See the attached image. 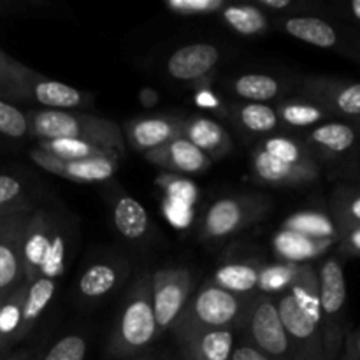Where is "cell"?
I'll use <instances>...</instances> for the list:
<instances>
[{"mask_svg": "<svg viewBox=\"0 0 360 360\" xmlns=\"http://www.w3.org/2000/svg\"><path fill=\"white\" fill-rule=\"evenodd\" d=\"M25 232H27V225L18 224L13 234L6 241L0 243V288L13 285L20 274V253L23 255Z\"/></svg>", "mask_w": 360, "mask_h": 360, "instance_id": "cell-20", "label": "cell"}, {"mask_svg": "<svg viewBox=\"0 0 360 360\" xmlns=\"http://www.w3.org/2000/svg\"><path fill=\"white\" fill-rule=\"evenodd\" d=\"M148 158L160 167L178 172H202L211 164L210 157L185 137H178L165 146L148 151Z\"/></svg>", "mask_w": 360, "mask_h": 360, "instance_id": "cell-9", "label": "cell"}, {"mask_svg": "<svg viewBox=\"0 0 360 360\" xmlns=\"http://www.w3.org/2000/svg\"><path fill=\"white\" fill-rule=\"evenodd\" d=\"M320 306L326 315H336L347 299L345 274L336 260H329L320 273Z\"/></svg>", "mask_w": 360, "mask_h": 360, "instance_id": "cell-16", "label": "cell"}, {"mask_svg": "<svg viewBox=\"0 0 360 360\" xmlns=\"http://www.w3.org/2000/svg\"><path fill=\"white\" fill-rule=\"evenodd\" d=\"M354 243H355V246H359V248H360V231L354 236Z\"/></svg>", "mask_w": 360, "mask_h": 360, "instance_id": "cell-49", "label": "cell"}, {"mask_svg": "<svg viewBox=\"0 0 360 360\" xmlns=\"http://www.w3.org/2000/svg\"><path fill=\"white\" fill-rule=\"evenodd\" d=\"M243 125L252 132H271L278 125V115L266 104H246L239 112Z\"/></svg>", "mask_w": 360, "mask_h": 360, "instance_id": "cell-29", "label": "cell"}, {"mask_svg": "<svg viewBox=\"0 0 360 360\" xmlns=\"http://www.w3.org/2000/svg\"><path fill=\"white\" fill-rule=\"evenodd\" d=\"M56 285L55 280H49V278H37V280L32 283V287L28 288L27 299L23 302V309H21V323H34L39 319L42 311L48 308V304L51 302L53 295H55Z\"/></svg>", "mask_w": 360, "mask_h": 360, "instance_id": "cell-25", "label": "cell"}, {"mask_svg": "<svg viewBox=\"0 0 360 360\" xmlns=\"http://www.w3.org/2000/svg\"><path fill=\"white\" fill-rule=\"evenodd\" d=\"M231 360H271V359L267 357V355H264L260 350H257L255 347H248V345H245V347H239L236 348V350H232Z\"/></svg>", "mask_w": 360, "mask_h": 360, "instance_id": "cell-43", "label": "cell"}, {"mask_svg": "<svg viewBox=\"0 0 360 360\" xmlns=\"http://www.w3.org/2000/svg\"><path fill=\"white\" fill-rule=\"evenodd\" d=\"M157 333V320L151 304V281L144 280L127 301L111 348L116 355L137 354L155 340Z\"/></svg>", "mask_w": 360, "mask_h": 360, "instance_id": "cell-3", "label": "cell"}, {"mask_svg": "<svg viewBox=\"0 0 360 360\" xmlns=\"http://www.w3.org/2000/svg\"><path fill=\"white\" fill-rule=\"evenodd\" d=\"M42 150L65 162L94 160V158H111V160H116V155L111 153V151H105L102 148L94 146V144L76 139L44 141Z\"/></svg>", "mask_w": 360, "mask_h": 360, "instance_id": "cell-21", "label": "cell"}, {"mask_svg": "<svg viewBox=\"0 0 360 360\" xmlns=\"http://www.w3.org/2000/svg\"><path fill=\"white\" fill-rule=\"evenodd\" d=\"M86 343L81 336L62 338L42 360H84Z\"/></svg>", "mask_w": 360, "mask_h": 360, "instance_id": "cell-33", "label": "cell"}, {"mask_svg": "<svg viewBox=\"0 0 360 360\" xmlns=\"http://www.w3.org/2000/svg\"><path fill=\"white\" fill-rule=\"evenodd\" d=\"M118 283V271L109 264H94L79 280V292L84 297H102Z\"/></svg>", "mask_w": 360, "mask_h": 360, "instance_id": "cell-24", "label": "cell"}, {"mask_svg": "<svg viewBox=\"0 0 360 360\" xmlns=\"http://www.w3.org/2000/svg\"><path fill=\"white\" fill-rule=\"evenodd\" d=\"M260 2H262L264 7H267V9H274V11L285 9V7L290 6V0H260Z\"/></svg>", "mask_w": 360, "mask_h": 360, "instance_id": "cell-46", "label": "cell"}, {"mask_svg": "<svg viewBox=\"0 0 360 360\" xmlns=\"http://www.w3.org/2000/svg\"><path fill=\"white\" fill-rule=\"evenodd\" d=\"M288 231H295L299 234H304L308 238L315 236V238H326V236L333 234V225L327 218L322 214L315 213H299L294 214L290 220L287 221Z\"/></svg>", "mask_w": 360, "mask_h": 360, "instance_id": "cell-31", "label": "cell"}, {"mask_svg": "<svg viewBox=\"0 0 360 360\" xmlns=\"http://www.w3.org/2000/svg\"><path fill=\"white\" fill-rule=\"evenodd\" d=\"M183 137L211 157H224L232 150L231 137L221 129V125H218L213 120L193 118L192 122L185 123Z\"/></svg>", "mask_w": 360, "mask_h": 360, "instance_id": "cell-13", "label": "cell"}, {"mask_svg": "<svg viewBox=\"0 0 360 360\" xmlns=\"http://www.w3.org/2000/svg\"><path fill=\"white\" fill-rule=\"evenodd\" d=\"M34 160L46 171L58 174L62 178L72 179V181H105L111 178L116 171V162L111 158H94V160H77V162H65L60 158L53 157L48 151L39 150L34 151Z\"/></svg>", "mask_w": 360, "mask_h": 360, "instance_id": "cell-7", "label": "cell"}, {"mask_svg": "<svg viewBox=\"0 0 360 360\" xmlns=\"http://www.w3.org/2000/svg\"><path fill=\"white\" fill-rule=\"evenodd\" d=\"M220 60V49L207 42H197L179 48L171 55L167 70L178 81H195L213 70Z\"/></svg>", "mask_w": 360, "mask_h": 360, "instance_id": "cell-8", "label": "cell"}, {"mask_svg": "<svg viewBox=\"0 0 360 360\" xmlns=\"http://www.w3.org/2000/svg\"><path fill=\"white\" fill-rule=\"evenodd\" d=\"M134 360H144V359H134Z\"/></svg>", "mask_w": 360, "mask_h": 360, "instance_id": "cell-52", "label": "cell"}, {"mask_svg": "<svg viewBox=\"0 0 360 360\" xmlns=\"http://www.w3.org/2000/svg\"><path fill=\"white\" fill-rule=\"evenodd\" d=\"M352 9H354V13L357 14V18L360 20V0H354V4H352Z\"/></svg>", "mask_w": 360, "mask_h": 360, "instance_id": "cell-48", "label": "cell"}, {"mask_svg": "<svg viewBox=\"0 0 360 360\" xmlns=\"http://www.w3.org/2000/svg\"><path fill=\"white\" fill-rule=\"evenodd\" d=\"M35 134L46 141L76 139L111 151L116 157L125 151L122 130L116 123L83 112L44 109L32 115Z\"/></svg>", "mask_w": 360, "mask_h": 360, "instance_id": "cell-1", "label": "cell"}, {"mask_svg": "<svg viewBox=\"0 0 360 360\" xmlns=\"http://www.w3.org/2000/svg\"><path fill=\"white\" fill-rule=\"evenodd\" d=\"M183 345L190 360H231L234 336L229 329L204 330L183 340Z\"/></svg>", "mask_w": 360, "mask_h": 360, "instance_id": "cell-12", "label": "cell"}, {"mask_svg": "<svg viewBox=\"0 0 360 360\" xmlns=\"http://www.w3.org/2000/svg\"><path fill=\"white\" fill-rule=\"evenodd\" d=\"M197 104L202 105V108H214L218 102L210 91H200V94H197Z\"/></svg>", "mask_w": 360, "mask_h": 360, "instance_id": "cell-45", "label": "cell"}, {"mask_svg": "<svg viewBox=\"0 0 360 360\" xmlns=\"http://www.w3.org/2000/svg\"><path fill=\"white\" fill-rule=\"evenodd\" d=\"M281 116L287 123L295 127H306L311 125V123L319 122L322 118V111L313 105H302V104H290L285 105L281 109Z\"/></svg>", "mask_w": 360, "mask_h": 360, "instance_id": "cell-36", "label": "cell"}, {"mask_svg": "<svg viewBox=\"0 0 360 360\" xmlns=\"http://www.w3.org/2000/svg\"><path fill=\"white\" fill-rule=\"evenodd\" d=\"M274 248L281 257L288 260H295V262L309 259V257L316 255V252H319V246L311 238L299 234L295 231H288V229L278 232L276 238H274Z\"/></svg>", "mask_w": 360, "mask_h": 360, "instance_id": "cell-26", "label": "cell"}, {"mask_svg": "<svg viewBox=\"0 0 360 360\" xmlns=\"http://www.w3.org/2000/svg\"><path fill=\"white\" fill-rule=\"evenodd\" d=\"M21 309L23 306L18 304H7L0 309V334L14 333L21 323Z\"/></svg>", "mask_w": 360, "mask_h": 360, "instance_id": "cell-41", "label": "cell"}, {"mask_svg": "<svg viewBox=\"0 0 360 360\" xmlns=\"http://www.w3.org/2000/svg\"><path fill=\"white\" fill-rule=\"evenodd\" d=\"M185 123L174 118H148L134 122L129 127V137L139 150H157L171 141L183 137Z\"/></svg>", "mask_w": 360, "mask_h": 360, "instance_id": "cell-10", "label": "cell"}, {"mask_svg": "<svg viewBox=\"0 0 360 360\" xmlns=\"http://www.w3.org/2000/svg\"><path fill=\"white\" fill-rule=\"evenodd\" d=\"M188 204L179 202V200L167 199L165 202V214H167L169 220L176 225V227H186L192 220V211H190Z\"/></svg>", "mask_w": 360, "mask_h": 360, "instance_id": "cell-38", "label": "cell"}, {"mask_svg": "<svg viewBox=\"0 0 360 360\" xmlns=\"http://www.w3.org/2000/svg\"><path fill=\"white\" fill-rule=\"evenodd\" d=\"M213 285L231 294H248L259 285V271L248 264H229L217 271Z\"/></svg>", "mask_w": 360, "mask_h": 360, "instance_id": "cell-22", "label": "cell"}, {"mask_svg": "<svg viewBox=\"0 0 360 360\" xmlns=\"http://www.w3.org/2000/svg\"><path fill=\"white\" fill-rule=\"evenodd\" d=\"M115 225L127 239H141L148 231V213L134 197H122L115 207Z\"/></svg>", "mask_w": 360, "mask_h": 360, "instance_id": "cell-17", "label": "cell"}, {"mask_svg": "<svg viewBox=\"0 0 360 360\" xmlns=\"http://www.w3.org/2000/svg\"><path fill=\"white\" fill-rule=\"evenodd\" d=\"M278 315H280L283 329L287 333L288 341L292 340L295 343H308V341L315 340L316 336V322L295 302L292 294H285L278 302Z\"/></svg>", "mask_w": 360, "mask_h": 360, "instance_id": "cell-15", "label": "cell"}, {"mask_svg": "<svg viewBox=\"0 0 360 360\" xmlns=\"http://www.w3.org/2000/svg\"><path fill=\"white\" fill-rule=\"evenodd\" d=\"M190 273L185 269L158 271L151 281V304H153L157 330H165L178 322L190 295Z\"/></svg>", "mask_w": 360, "mask_h": 360, "instance_id": "cell-4", "label": "cell"}, {"mask_svg": "<svg viewBox=\"0 0 360 360\" xmlns=\"http://www.w3.org/2000/svg\"><path fill=\"white\" fill-rule=\"evenodd\" d=\"M224 20L243 35L260 34L267 28V20L262 11L252 6H234L224 11Z\"/></svg>", "mask_w": 360, "mask_h": 360, "instance_id": "cell-27", "label": "cell"}, {"mask_svg": "<svg viewBox=\"0 0 360 360\" xmlns=\"http://www.w3.org/2000/svg\"><path fill=\"white\" fill-rule=\"evenodd\" d=\"M234 90L239 97L253 104H264L276 97L280 83L267 74H245L234 83Z\"/></svg>", "mask_w": 360, "mask_h": 360, "instance_id": "cell-23", "label": "cell"}, {"mask_svg": "<svg viewBox=\"0 0 360 360\" xmlns=\"http://www.w3.org/2000/svg\"><path fill=\"white\" fill-rule=\"evenodd\" d=\"M352 213L355 214V218H359V220H360V197L357 200H355L354 204H352Z\"/></svg>", "mask_w": 360, "mask_h": 360, "instance_id": "cell-47", "label": "cell"}, {"mask_svg": "<svg viewBox=\"0 0 360 360\" xmlns=\"http://www.w3.org/2000/svg\"><path fill=\"white\" fill-rule=\"evenodd\" d=\"M53 231H55V225L51 218L44 213L35 214L28 221L23 243V264L30 278H35V273H41L42 260L51 243Z\"/></svg>", "mask_w": 360, "mask_h": 360, "instance_id": "cell-11", "label": "cell"}, {"mask_svg": "<svg viewBox=\"0 0 360 360\" xmlns=\"http://www.w3.org/2000/svg\"><path fill=\"white\" fill-rule=\"evenodd\" d=\"M357 352L360 354V338H359V343H357Z\"/></svg>", "mask_w": 360, "mask_h": 360, "instance_id": "cell-50", "label": "cell"}, {"mask_svg": "<svg viewBox=\"0 0 360 360\" xmlns=\"http://www.w3.org/2000/svg\"><path fill=\"white\" fill-rule=\"evenodd\" d=\"M285 30L292 37L319 48H330L338 41L334 28L319 18H290L285 23Z\"/></svg>", "mask_w": 360, "mask_h": 360, "instance_id": "cell-19", "label": "cell"}, {"mask_svg": "<svg viewBox=\"0 0 360 360\" xmlns=\"http://www.w3.org/2000/svg\"><path fill=\"white\" fill-rule=\"evenodd\" d=\"M239 313L241 301L234 294L213 283L206 285L197 292L195 299L179 315V320L174 323L176 334L183 341L204 330L225 329L238 320Z\"/></svg>", "mask_w": 360, "mask_h": 360, "instance_id": "cell-2", "label": "cell"}, {"mask_svg": "<svg viewBox=\"0 0 360 360\" xmlns=\"http://www.w3.org/2000/svg\"><path fill=\"white\" fill-rule=\"evenodd\" d=\"M313 141L320 146H326L330 151H345L354 144V130L341 123H329V125L319 127L313 132Z\"/></svg>", "mask_w": 360, "mask_h": 360, "instance_id": "cell-28", "label": "cell"}, {"mask_svg": "<svg viewBox=\"0 0 360 360\" xmlns=\"http://www.w3.org/2000/svg\"><path fill=\"white\" fill-rule=\"evenodd\" d=\"M28 84H30V94L34 95L35 101L48 109L67 111V109L83 104V94L77 91L76 88L69 86V84L60 83V81L32 76V83Z\"/></svg>", "mask_w": 360, "mask_h": 360, "instance_id": "cell-14", "label": "cell"}, {"mask_svg": "<svg viewBox=\"0 0 360 360\" xmlns=\"http://www.w3.org/2000/svg\"><path fill=\"white\" fill-rule=\"evenodd\" d=\"M338 108L347 115H360V84H352L341 91Z\"/></svg>", "mask_w": 360, "mask_h": 360, "instance_id": "cell-39", "label": "cell"}, {"mask_svg": "<svg viewBox=\"0 0 360 360\" xmlns=\"http://www.w3.org/2000/svg\"><path fill=\"white\" fill-rule=\"evenodd\" d=\"M141 102H143L144 108H151V105H155L158 102L157 91L150 90V88L143 90V91H141Z\"/></svg>", "mask_w": 360, "mask_h": 360, "instance_id": "cell-44", "label": "cell"}, {"mask_svg": "<svg viewBox=\"0 0 360 360\" xmlns=\"http://www.w3.org/2000/svg\"><path fill=\"white\" fill-rule=\"evenodd\" d=\"M262 151H266L267 155H271L276 160L285 162V164H301V150H299V146L294 141L285 139V137H271V139H267L264 143Z\"/></svg>", "mask_w": 360, "mask_h": 360, "instance_id": "cell-34", "label": "cell"}, {"mask_svg": "<svg viewBox=\"0 0 360 360\" xmlns=\"http://www.w3.org/2000/svg\"><path fill=\"white\" fill-rule=\"evenodd\" d=\"M250 197H225L207 210L202 221L206 239H224L241 231L264 213V202Z\"/></svg>", "mask_w": 360, "mask_h": 360, "instance_id": "cell-5", "label": "cell"}, {"mask_svg": "<svg viewBox=\"0 0 360 360\" xmlns=\"http://www.w3.org/2000/svg\"><path fill=\"white\" fill-rule=\"evenodd\" d=\"M253 167H255L257 176L262 181L273 183V185H288V183H295L299 179L306 178V167L297 164H285V162L276 160L266 151H259L253 158Z\"/></svg>", "mask_w": 360, "mask_h": 360, "instance_id": "cell-18", "label": "cell"}, {"mask_svg": "<svg viewBox=\"0 0 360 360\" xmlns=\"http://www.w3.org/2000/svg\"><path fill=\"white\" fill-rule=\"evenodd\" d=\"M250 330H252L257 350H260L269 359L287 357L288 350H290V341H288L283 323L278 315L276 304L267 299L257 302L252 313V320H250Z\"/></svg>", "mask_w": 360, "mask_h": 360, "instance_id": "cell-6", "label": "cell"}, {"mask_svg": "<svg viewBox=\"0 0 360 360\" xmlns=\"http://www.w3.org/2000/svg\"><path fill=\"white\" fill-rule=\"evenodd\" d=\"M195 186L190 181H183V179H176L167 186V199L179 200V202H185L188 206H192L193 200H195Z\"/></svg>", "mask_w": 360, "mask_h": 360, "instance_id": "cell-40", "label": "cell"}, {"mask_svg": "<svg viewBox=\"0 0 360 360\" xmlns=\"http://www.w3.org/2000/svg\"><path fill=\"white\" fill-rule=\"evenodd\" d=\"M28 130V122L20 109L0 101V134L9 137H23Z\"/></svg>", "mask_w": 360, "mask_h": 360, "instance_id": "cell-32", "label": "cell"}, {"mask_svg": "<svg viewBox=\"0 0 360 360\" xmlns=\"http://www.w3.org/2000/svg\"><path fill=\"white\" fill-rule=\"evenodd\" d=\"M169 7L179 14H207L221 9L224 2L221 0H171Z\"/></svg>", "mask_w": 360, "mask_h": 360, "instance_id": "cell-37", "label": "cell"}, {"mask_svg": "<svg viewBox=\"0 0 360 360\" xmlns=\"http://www.w3.org/2000/svg\"><path fill=\"white\" fill-rule=\"evenodd\" d=\"M63 267H65V238L55 227L51 236V243H49V248L46 252V257L41 266L42 278L55 280V278H58L63 273Z\"/></svg>", "mask_w": 360, "mask_h": 360, "instance_id": "cell-30", "label": "cell"}, {"mask_svg": "<svg viewBox=\"0 0 360 360\" xmlns=\"http://www.w3.org/2000/svg\"><path fill=\"white\" fill-rule=\"evenodd\" d=\"M21 193V185L18 179L9 176H0V206L16 199Z\"/></svg>", "mask_w": 360, "mask_h": 360, "instance_id": "cell-42", "label": "cell"}, {"mask_svg": "<svg viewBox=\"0 0 360 360\" xmlns=\"http://www.w3.org/2000/svg\"><path fill=\"white\" fill-rule=\"evenodd\" d=\"M0 83H2V69H0Z\"/></svg>", "mask_w": 360, "mask_h": 360, "instance_id": "cell-51", "label": "cell"}, {"mask_svg": "<svg viewBox=\"0 0 360 360\" xmlns=\"http://www.w3.org/2000/svg\"><path fill=\"white\" fill-rule=\"evenodd\" d=\"M295 269L292 266H273L259 274V285L266 292H278L290 285Z\"/></svg>", "mask_w": 360, "mask_h": 360, "instance_id": "cell-35", "label": "cell"}]
</instances>
